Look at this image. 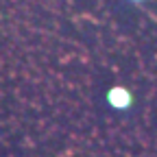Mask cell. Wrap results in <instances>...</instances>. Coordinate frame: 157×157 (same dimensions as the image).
I'll return each instance as SVG.
<instances>
[{"mask_svg": "<svg viewBox=\"0 0 157 157\" xmlns=\"http://www.w3.org/2000/svg\"><path fill=\"white\" fill-rule=\"evenodd\" d=\"M105 101H107V105H109L111 109H116V111H129V109L135 105V96H133V92H131L129 87H124V85H113V87L107 90Z\"/></svg>", "mask_w": 157, "mask_h": 157, "instance_id": "6da1fadb", "label": "cell"}, {"mask_svg": "<svg viewBox=\"0 0 157 157\" xmlns=\"http://www.w3.org/2000/svg\"><path fill=\"white\" fill-rule=\"evenodd\" d=\"M129 2H135V5H140V2H146V0H129Z\"/></svg>", "mask_w": 157, "mask_h": 157, "instance_id": "7a4b0ae2", "label": "cell"}]
</instances>
